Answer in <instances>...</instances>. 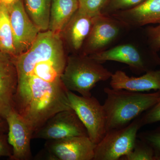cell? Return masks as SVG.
Here are the masks:
<instances>
[{
    "label": "cell",
    "instance_id": "7402d4cb",
    "mask_svg": "<svg viewBox=\"0 0 160 160\" xmlns=\"http://www.w3.org/2000/svg\"><path fill=\"white\" fill-rule=\"evenodd\" d=\"M145 0H109L103 10V14L109 15L117 12L131 9Z\"/></svg>",
    "mask_w": 160,
    "mask_h": 160
},
{
    "label": "cell",
    "instance_id": "ba28073f",
    "mask_svg": "<svg viewBox=\"0 0 160 160\" xmlns=\"http://www.w3.org/2000/svg\"><path fill=\"white\" fill-rule=\"evenodd\" d=\"M96 145L88 136L47 140L45 149L47 159L93 160Z\"/></svg>",
    "mask_w": 160,
    "mask_h": 160
},
{
    "label": "cell",
    "instance_id": "6da1fadb",
    "mask_svg": "<svg viewBox=\"0 0 160 160\" xmlns=\"http://www.w3.org/2000/svg\"><path fill=\"white\" fill-rule=\"evenodd\" d=\"M13 109L34 132L59 112L72 109L62 83H52L32 75L18 76Z\"/></svg>",
    "mask_w": 160,
    "mask_h": 160
},
{
    "label": "cell",
    "instance_id": "8fae6325",
    "mask_svg": "<svg viewBox=\"0 0 160 160\" xmlns=\"http://www.w3.org/2000/svg\"><path fill=\"white\" fill-rule=\"evenodd\" d=\"M9 132L8 141L11 146L12 160H29L32 158L30 141L33 131L26 121L14 109L6 117Z\"/></svg>",
    "mask_w": 160,
    "mask_h": 160
},
{
    "label": "cell",
    "instance_id": "30bf717a",
    "mask_svg": "<svg viewBox=\"0 0 160 160\" xmlns=\"http://www.w3.org/2000/svg\"><path fill=\"white\" fill-rule=\"evenodd\" d=\"M121 25L108 15L102 13L92 18L91 29L81 54L89 56L104 50L118 37Z\"/></svg>",
    "mask_w": 160,
    "mask_h": 160
},
{
    "label": "cell",
    "instance_id": "5b68a950",
    "mask_svg": "<svg viewBox=\"0 0 160 160\" xmlns=\"http://www.w3.org/2000/svg\"><path fill=\"white\" fill-rule=\"evenodd\" d=\"M142 127L140 116L125 127L107 131L96 146L93 160H119L128 154Z\"/></svg>",
    "mask_w": 160,
    "mask_h": 160
},
{
    "label": "cell",
    "instance_id": "8992f818",
    "mask_svg": "<svg viewBox=\"0 0 160 160\" xmlns=\"http://www.w3.org/2000/svg\"><path fill=\"white\" fill-rule=\"evenodd\" d=\"M67 96L71 109L86 127L90 139L97 145L106 132V115L103 105L92 96L85 97L68 90Z\"/></svg>",
    "mask_w": 160,
    "mask_h": 160
},
{
    "label": "cell",
    "instance_id": "9a60e30c",
    "mask_svg": "<svg viewBox=\"0 0 160 160\" xmlns=\"http://www.w3.org/2000/svg\"><path fill=\"white\" fill-rule=\"evenodd\" d=\"M110 80L112 89L136 92L160 90V70H150L138 77L129 76L125 72L118 70L112 73Z\"/></svg>",
    "mask_w": 160,
    "mask_h": 160
},
{
    "label": "cell",
    "instance_id": "d6986e66",
    "mask_svg": "<svg viewBox=\"0 0 160 160\" xmlns=\"http://www.w3.org/2000/svg\"><path fill=\"white\" fill-rule=\"evenodd\" d=\"M0 51L15 57L9 9L2 4H0Z\"/></svg>",
    "mask_w": 160,
    "mask_h": 160
},
{
    "label": "cell",
    "instance_id": "ac0fdd59",
    "mask_svg": "<svg viewBox=\"0 0 160 160\" xmlns=\"http://www.w3.org/2000/svg\"><path fill=\"white\" fill-rule=\"evenodd\" d=\"M26 13L41 31L49 30L52 0H23Z\"/></svg>",
    "mask_w": 160,
    "mask_h": 160
},
{
    "label": "cell",
    "instance_id": "4316f807",
    "mask_svg": "<svg viewBox=\"0 0 160 160\" xmlns=\"http://www.w3.org/2000/svg\"><path fill=\"white\" fill-rule=\"evenodd\" d=\"M18 0H0V4L5 5L9 8Z\"/></svg>",
    "mask_w": 160,
    "mask_h": 160
},
{
    "label": "cell",
    "instance_id": "44dd1931",
    "mask_svg": "<svg viewBox=\"0 0 160 160\" xmlns=\"http://www.w3.org/2000/svg\"><path fill=\"white\" fill-rule=\"evenodd\" d=\"M109 0H78L80 12L93 18L102 13Z\"/></svg>",
    "mask_w": 160,
    "mask_h": 160
},
{
    "label": "cell",
    "instance_id": "277c9868",
    "mask_svg": "<svg viewBox=\"0 0 160 160\" xmlns=\"http://www.w3.org/2000/svg\"><path fill=\"white\" fill-rule=\"evenodd\" d=\"M64 43L58 33L50 30L41 31L27 51L15 57L18 75L26 73L36 63L66 61Z\"/></svg>",
    "mask_w": 160,
    "mask_h": 160
},
{
    "label": "cell",
    "instance_id": "603a6c76",
    "mask_svg": "<svg viewBox=\"0 0 160 160\" xmlns=\"http://www.w3.org/2000/svg\"><path fill=\"white\" fill-rule=\"evenodd\" d=\"M138 136L151 146L157 160H160V126L153 130L141 132Z\"/></svg>",
    "mask_w": 160,
    "mask_h": 160
},
{
    "label": "cell",
    "instance_id": "3957f363",
    "mask_svg": "<svg viewBox=\"0 0 160 160\" xmlns=\"http://www.w3.org/2000/svg\"><path fill=\"white\" fill-rule=\"evenodd\" d=\"M112 74L89 56L73 54L67 57L61 81L67 90L90 97L91 90L97 84L109 79Z\"/></svg>",
    "mask_w": 160,
    "mask_h": 160
},
{
    "label": "cell",
    "instance_id": "e0dca14e",
    "mask_svg": "<svg viewBox=\"0 0 160 160\" xmlns=\"http://www.w3.org/2000/svg\"><path fill=\"white\" fill-rule=\"evenodd\" d=\"M78 8V0H52L49 30L60 34Z\"/></svg>",
    "mask_w": 160,
    "mask_h": 160
},
{
    "label": "cell",
    "instance_id": "9c48e42d",
    "mask_svg": "<svg viewBox=\"0 0 160 160\" xmlns=\"http://www.w3.org/2000/svg\"><path fill=\"white\" fill-rule=\"evenodd\" d=\"M8 9L17 57L31 47L41 31L26 13L23 0H18Z\"/></svg>",
    "mask_w": 160,
    "mask_h": 160
},
{
    "label": "cell",
    "instance_id": "d4e9b609",
    "mask_svg": "<svg viewBox=\"0 0 160 160\" xmlns=\"http://www.w3.org/2000/svg\"><path fill=\"white\" fill-rule=\"evenodd\" d=\"M143 126L160 122V98L158 102L140 116Z\"/></svg>",
    "mask_w": 160,
    "mask_h": 160
},
{
    "label": "cell",
    "instance_id": "ffe728a7",
    "mask_svg": "<svg viewBox=\"0 0 160 160\" xmlns=\"http://www.w3.org/2000/svg\"><path fill=\"white\" fill-rule=\"evenodd\" d=\"M121 160H157L152 148L143 140L137 138L133 149Z\"/></svg>",
    "mask_w": 160,
    "mask_h": 160
},
{
    "label": "cell",
    "instance_id": "4fadbf2b",
    "mask_svg": "<svg viewBox=\"0 0 160 160\" xmlns=\"http://www.w3.org/2000/svg\"><path fill=\"white\" fill-rule=\"evenodd\" d=\"M89 56L102 64L107 61H113L126 64L138 74L153 70L151 66L157 65L146 59L137 48L130 44L118 45Z\"/></svg>",
    "mask_w": 160,
    "mask_h": 160
},
{
    "label": "cell",
    "instance_id": "2e32d148",
    "mask_svg": "<svg viewBox=\"0 0 160 160\" xmlns=\"http://www.w3.org/2000/svg\"><path fill=\"white\" fill-rule=\"evenodd\" d=\"M92 19L78 9L60 33L64 45L66 44L73 54H78L82 49L91 29Z\"/></svg>",
    "mask_w": 160,
    "mask_h": 160
},
{
    "label": "cell",
    "instance_id": "52a82bcc",
    "mask_svg": "<svg viewBox=\"0 0 160 160\" xmlns=\"http://www.w3.org/2000/svg\"><path fill=\"white\" fill-rule=\"evenodd\" d=\"M88 136L86 127L72 109L62 110L50 118L34 132L32 138L60 140Z\"/></svg>",
    "mask_w": 160,
    "mask_h": 160
},
{
    "label": "cell",
    "instance_id": "83f0119b",
    "mask_svg": "<svg viewBox=\"0 0 160 160\" xmlns=\"http://www.w3.org/2000/svg\"><path fill=\"white\" fill-rule=\"evenodd\" d=\"M8 126L6 120L3 118L0 117V132H5L6 131V126Z\"/></svg>",
    "mask_w": 160,
    "mask_h": 160
},
{
    "label": "cell",
    "instance_id": "7a4b0ae2",
    "mask_svg": "<svg viewBox=\"0 0 160 160\" xmlns=\"http://www.w3.org/2000/svg\"><path fill=\"white\" fill-rule=\"evenodd\" d=\"M106 98L103 106L106 113V132L129 125L158 102L160 90L142 93L106 87Z\"/></svg>",
    "mask_w": 160,
    "mask_h": 160
},
{
    "label": "cell",
    "instance_id": "cb8c5ba5",
    "mask_svg": "<svg viewBox=\"0 0 160 160\" xmlns=\"http://www.w3.org/2000/svg\"><path fill=\"white\" fill-rule=\"evenodd\" d=\"M146 34L152 52L156 53L160 49V23L157 26L147 27Z\"/></svg>",
    "mask_w": 160,
    "mask_h": 160
},
{
    "label": "cell",
    "instance_id": "484cf974",
    "mask_svg": "<svg viewBox=\"0 0 160 160\" xmlns=\"http://www.w3.org/2000/svg\"><path fill=\"white\" fill-rule=\"evenodd\" d=\"M12 149L8 141V135L0 132V157H11Z\"/></svg>",
    "mask_w": 160,
    "mask_h": 160
},
{
    "label": "cell",
    "instance_id": "5bb4252c",
    "mask_svg": "<svg viewBox=\"0 0 160 160\" xmlns=\"http://www.w3.org/2000/svg\"><path fill=\"white\" fill-rule=\"evenodd\" d=\"M121 24L140 27L160 23V0H145L138 6L112 13Z\"/></svg>",
    "mask_w": 160,
    "mask_h": 160
},
{
    "label": "cell",
    "instance_id": "7c38bea8",
    "mask_svg": "<svg viewBox=\"0 0 160 160\" xmlns=\"http://www.w3.org/2000/svg\"><path fill=\"white\" fill-rule=\"evenodd\" d=\"M18 81L15 57L0 51V117L4 119L13 109Z\"/></svg>",
    "mask_w": 160,
    "mask_h": 160
}]
</instances>
